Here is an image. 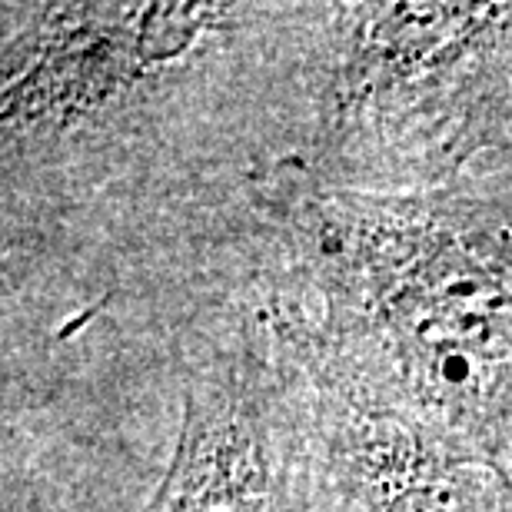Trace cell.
I'll return each instance as SVG.
<instances>
[{"label": "cell", "instance_id": "cell-3", "mask_svg": "<svg viewBox=\"0 0 512 512\" xmlns=\"http://www.w3.org/2000/svg\"><path fill=\"white\" fill-rule=\"evenodd\" d=\"M220 4H44L4 44L10 137L60 133L120 104L227 24Z\"/></svg>", "mask_w": 512, "mask_h": 512}, {"label": "cell", "instance_id": "cell-5", "mask_svg": "<svg viewBox=\"0 0 512 512\" xmlns=\"http://www.w3.org/2000/svg\"><path fill=\"white\" fill-rule=\"evenodd\" d=\"M150 512H293L280 443L240 373L203 376L183 396L177 446Z\"/></svg>", "mask_w": 512, "mask_h": 512}, {"label": "cell", "instance_id": "cell-2", "mask_svg": "<svg viewBox=\"0 0 512 512\" xmlns=\"http://www.w3.org/2000/svg\"><path fill=\"white\" fill-rule=\"evenodd\" d=\"M512 143V4L333 7L316 153L363 190H439Z\"/></svg>", "mask_w": 512, "mask_h": 512}, {"label": "cell", "instance_id": "cell-1", "mask_svg": "<svg viewBox=\"0 0 512 512\" xmlns=\"http://www.w3.org/2000/svg\"><path fill=\"white\" fill-rule=\"evenodd\" d=\"M276 200L310 306L290 350L512 476V203L310 173Z\"/></svg>", "mask_w": 512, "mask_h": 512}, {"label": "cell", "instance_id": "cell-4", "mask_svg": "<svg viewBox=\"0 0 512 512\" xmlns=\"http://www.w3.org/2000/svg\"><path fill=\"white\" fill-rule=\"evenodd\" d=\"M316 512H512V476L459 453L296 350Z\"/></svg>", "mask_w": 512, "mask_h": 512}]
</instances>
